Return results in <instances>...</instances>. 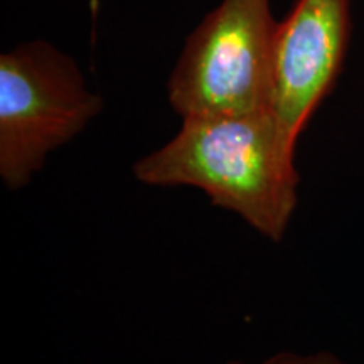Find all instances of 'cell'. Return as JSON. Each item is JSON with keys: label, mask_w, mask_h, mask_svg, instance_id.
<instances>
[{"label": "cell", "mask_w": 364, "mask_h": 364, "mask_svg": "<svg viewBox=\"0 0 364 364\" xmlns=\"http://www.w3.org/2000/svg\"><path fill=\"white\" fill-rule=\"evenodd\" d=\"M221 364H250L238 359H231V361ZM255 364H348L343 358L331 351H314V353H295V351H280L272 354L263 359L260 363Z\"/></svg>", "instance_id": "obj_5"}, {"label": "cell", "mask_w": 364, "mask_h": 364, "mask_svg": "<svg viewBox=\"0 0 364 364\" xmlns=\"http://www.w3.org/2000/svg\"><path fill=\"white\" fill-rule=\"evenodd\" d=\"M279 22L270 0H223L186 41L167 81L181 118L268 110Z\"/></svg>", "instance_id": "obj_3"}, {"label": "cell", "mask_w": 364, "mask_h": 364, "mask_svg": "<svg viewBox=\"0 0 364 364\" xmlns=\"http://www.w3.org/2000/svg\"><path fill=\"white\" fill-rule=\"evenodd\" d=\"M103 110L68 54L31 41L0 56V179L24 189L54 150L81 134Z\"/></svg>", "instance_id": "obj_2"}, {"label": "cell", "mask_w": 364, "mask_h": 364, "mask_svg": "<svg viewBox=\"0 0 364 364\" xmlns=\"http://www.w3.org/2000/svg\"><path fill=\"white\" fill-rule=\"evenodd\" d=\"M349 4L297 0L277 26L268 110L292 152L343 70L351 36Z\"/></svg>", "instance_id": "obj_4"}, {"label": "cell", "mask_w": 364, "mask_h": 364, "mask_svg": "<svg viewBox=\"0 0 364 364\" xmlns=\"http://www.w3.org/2000/svg\"><path fill=\"white\" fill-rule=\"evenodd\" d=\"M152 188H194L273 243L284 238L299 203L295 152L270 110L182 118L167 144L135 162Z\"/></svg>", "instance_id": "obj_1"}]
</instances>
